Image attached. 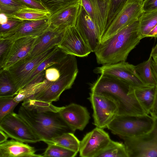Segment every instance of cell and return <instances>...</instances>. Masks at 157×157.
Masks as SVG:
<instances>
[{
  "instance_id": "6da1fadb",
  "label": "cell",
  "mask_w": 157,
  "mask_h": 157,
  "mask_svg": "<svg viewBox=\"0 0 157 157\" xmlns=\"http://www.w3.org/2000/svg\"><path fill=\"white\" fill-rule=\"evenodd\" d=\"M142 39L138 19L98 44L94 52L97 63L103 65L125 61Z\"/></svg>"
},
{
  "instance_id": "7a4b0ae2",
  "label": "cell",
  "mask_w": 157,
  "mask_h": 157,
  "mask_svg": "<svg viewBox=\"0 0 157 157\" xmlns=\"http://www.w3.org/2000/svg\"><path fill=\"white\" fill-rule=\"evenodd\" d=\"M90 90L113 99L118 105V115L147 114L138 101L134 88L119 79L100 75Z\"/></svg>"
},
{
  "instance_id": "3957f363",
  "label": "cell",
  "mask_w": 157,
  "mask_h": 157,
  "mask_svg": "<svg viewBox=\"0 0 157 157\" xmlns=\"http://www.w3.org/2000/svg\"><path fill=\"white\" fill-rule=\"evenodd\" d=\"M18 114L34 133L46 144L64 133L72 132L59 112H37L21 105Z\"/></svg>"
},
{
  "instance_id": "277c9868",
  "label": "cell",
  "mask_w": 157,
  "mask_h": 157,
  "mask_svg": "<svg viewBox=\"0 0 157 157\" xmlns=\"http://www.w3.org/2000/svg\"><path fill=\"white\" fill-rule=\"evenodd\" d=\"M154 118L148 114L118 115L107 128L121 138H132L144 135L152 128Z\"/></svg>"
},
{
  "instance_id": "5b68a950",
  "label": "cell",
  "mask_w": 157,
  "mask_h": 157,
  "mask_svg": "<svg viewBox=\"0 0 157 157\" xmlns=\"http://www.w3.org/2000/svg\"><path fill=\"white\" fill-rule=\"evenodd\" d=\"M147 133L132 138L123 137L128 157H157V118Z\"/></svg>"
},
{
  "instance_id": "8992f818",
  "label": "cell",
  "mask_w": 157,
  "mask_h": 157,
  "mask_svg": "<svg viewBox=\"0 0 157 157\" xmlns=\"http://www.w3.org/2000/svg\"><path fill=\"white\" fill-rule=\"evenodd\" d=\"M93 109L94 124L104 129L118 115L119 109L117 103L110 97L92 92L88 98Z\"/></svg>"
},
{
  "instance_id": "52a82bcc",
  "label": "cell",
  "mask_w": 157,
  "mask_h": 157,
  "mask_svg": "<svg viewBox=\"0 0 157 157\" xmlns=\"http://www.w3.org/2000/svg\"><path fill=\"white\" fill-rule=\"evenodd\" d=\"M78 72L77 65L63 75L56 82L24 100L46 104L52 103L53 101H58L62 93L71 87Z\"/></svg>"
},
{
  "instance_id": "ba28073f",
  "label": "cell",
  "mask_w": 157,
  "mask_h": 157,
  "mask_svg": "<svg viewBox=\"0 0 157 157\" xmlns=\"http://www.w3.org/2000/svg\"><path fill=\"white\" fill-rule=\"evenodd\" d=\"M0 129L9 137L24 143H35L42 141L19 114L14 112L0 121Z\"/></svg>"
},
{
  "instance_id": "9c48e42d",
  "label": "cell",
  "mask_w": 157,
  "mask_h": 157,
  "mask_svg": "<svg viewBox=\"0 0 157 157\" xmlns=\"http://www.w3.org/2000/svg\"><path fill=\"white\" fill-rule=\"evenodd\" d=\"M57 48L58 46H55L34 58L23 60L6 70L17 88V94L24 88L27 80L39 64Z\"/></svg>"
},
{
  "instance_id": "30bf717a",
  "label": "cell",
  "mask_w": 157,
  "mask_h": 157,
  "mask_svg": "<svg viewBox=\"0 0 157 157\" xmlns=\"http://www.w3.org/2000/svg\"><path fill=\"white\" fill-rule=\"evenodd\" d=\"M143 1L128 0L111 22L100 43L105 41L122 28L139 19L143 13Z\"/></svg>"
},
{
  "instance_id": "8fae6325",
  "label": "cell",
  "mask_w": 157,
  "mask_h": 157,
  "mask_svg": "<svg viewBox=\"0 0 157 157\" xmlns=\"http://www.w3.org/2000/svg\"><path fill=\"white\" fill-rule=\"evenodd\" d=\"M94 72L119 79L134 88L149 86L137 73L135 66L126 61L102 65L96 67Z\"/></svg>"
},
{
  "instance_id": "7c38bea8",
  "label": "cell",
  "mask_w": 157,
  "mask_h": 157,
  "mask_svg": "<svg viewBox=\"0 0 157 157\" xmlns=\"http://www.w3.org/2000/svg\"><path fill=\"white\" fill-rule=\"evenodd\" d=\"M38 37L26 36L13 41L0 59V69L6 70L26 58L30 55Z\"/></svg>"
},
{
  "instance_id": "4fadbf2b",
  "label": "cell",
  "mask_w": 157,
  "mask_h": 157,
  "mask_svg": "<svg viewBox=\"0 0 157 157\" xmlns=\"http://www.w3.org/2000/svg\"><path fill=\"white\" fill-rule=\"evenodd\" d=\"M111 140L109 134L103 129L96 127L87 133L80 141L79 156L97 157Z\"/></svg>"
},
{
  "instance_id": "5bb4252c",
  "label": "cell",
  "mask_w": 157,
  "mask_h": 157,
  "mask_svg": "<svg viewBox=\"0 0 157 157\" xmlns=\"http://www.w3.org/2000/svg\"><path fill=\"white\" fill-rule=\"evenodd\" d=\"M81 1L82 6L97 28L99 43L107 29L111 0H81Z\"/></svg>"
},
{
  "instance_id": "9a60e30c",
  "label": "cell",
  "mask_w": 157,
  "mask_h": 157,
  "mask_svg": "<svg viewBox=\"0 0 157 157\" xmlns=\"http://www.w3.org/2000/svg\"><path fill=\"white\" fill-rule=\"evenodd\" d=\"M50 17L38 21H21L10 30L0 33V39L13 41L25 37L39 36L50 28Z\"/></svg>"
},
{
  "instance_id": "2e32d148",
  "label": "cell",
  "mask_w": 157,
  "mask_h": 157,
  "mask_svg": "<svg viewBox=\"0 0 157 157\" xmlns=\"http://www.w3.org/2000/svg\"><path fill=\"white\" fill-rule=\"evenodd\" d=\"M58 47L67 55L79 57L86 56L92 52L75 26L69 27L64 30Z\"/></svg>"
},
{
  "instance_id": "e0dca14e",
  "label": "cell",
  "mask_w": 157,
  "mask_h": 157,
  "mask_svg": "<svg viewBox=\"0 0 157 157\" xmlns=\"http://www.w3.org/2000/svg\"><path fill=\"white\" fill-rule=\"evenodd\" d=\"M81 0H76L52 13L50 28L63 32L67 28L75 26Z\"/></svg>"
},
{
  "instance_id": "ac0fdd59",
  "label": "cell",
  "mask_w": 157,
  "mask_h": 157,
  "mask_svg": "<svg viewBox=\"0 0 157 157\" xmlns=\"http://www.w3.org/2000/svg\"><path fill=\"white\" fill-rule=\"evenodd\" d=\"M59 113L72 132L77 130L82 131L90 118V113L86 108L74 103L63 106Z\"/></svg>"
},
{
  "instance_id": "d6986e66",
  "label": "cell",
  "mask_w": 157,
  "mask_h": 157,
  "mask_svg": "<svg viewBox=\"0 0 157 157\" xmlns=\"http://www.w3.org/2000/svg\"><path fill=\"white\" fill-rule=\"evenodd\" d=\"M75 27L92 52L99 43L98 30L81 4L77 18Z\"/></svg>"
},
{
  "instance_id": "ffe728a7",
  "label": "cell",
  "mask_w": 157,
  "mask_h": 157,
  "mask_svg": "<svg viewBox=\"0 0 157 157\" xmlns=\"http://www.w3.org/2000/svg\"><path fill=\"white\" fill-rule=\"evenodd\" d=\"M35 147L12 139L0 144V157H43Z\"/></svg>"
},
{
  "instance_id": "44dd1931",
  "label": "cell",
  "mask_w": 157,
  "mask_h": 157,
  "mask_svg": "<svg viewBox=\"0 0 157 157\" xmlns=\"http://www.w3.org/2000/svg\"><path fill=\"white\" fill-rule=\"evenodd\" d=\"M63 32L54 30L50 28L38 37L30 55L23 60L34 58L58 46L61 41Z\"/></svg>"
},
{
  "instance_id": "7402d4cb",
  "label": "cell",
  "mask_w": 157,
  "mask_h": 157,
  "mask_svg": "<svg viewBox=\"0 0 157 157\" xmlns=\"http://www.w3.org/2000/svg\"><path fill=\"white\" fill-rule=\"evenodd\" d=\"M51 14L50 10L27 6L20 9L12 14L6 15L9 18L21 21L40 20L49 17Z\"/></svg>"
},
{
  "instance_id": "603a6c76",
  "label": "cell",
  "mask_w": 157,
  "mask_h": 157,
  "mask_svg": "<svg viewBox=\"0 0 157 157\" xmlns=\"http://www.w3.org/2000/svg\"><path fill=\"white\" fill-rule=\"evenodd\" d=\"M134 89L138 101L147 113L149 114L156 96V86H149Z\"/></svg>"
},
{
  "instance_id": "cb8c5ba5",
  "label": "cell",
  "mask_w": 157,
  "mask_h": 157,
  "mask_svg": "<svg viewBox=\"0 0 157 157\" xmlns=\"http://www.w3.org/2000/svg\"><path fill=\"white\" fill-rule=\"evenodd\" d=\"M67 55L58 47L53 53L37 66L27 80L24 88L29 85L39 74L46 68L58 62Z\"/></svg>"
},
{
  "instance_id": "d4e9b609",
  "label": "cell",
  "mask_w": 157,
  "mask_h": 157,
  "mask_svg": "<svg viewBox=\"0 0 157 157\" xmlns=\"http://www.w3.org/2000/svg\"><path fill=\"white\" fill-rule=\"evenodd\" d=\"M80 141L72 132L63 133L47 143L60 146L77 153L79 152Z\"/></svg>"
},
{
  "instance_id": "484cf974",
  "label": "cell",
  "mask_w": 157,
  "mask_h": 157,
  "mask_svg": "<svg viewBox=\"0 0 157 157\" xmlns=\"http://www.w3.org/2000/svg\"><path fill=\"white\" fill-rule=\"evenodd\" d=\"M139 20V32L143 39L147 37L149 33L157 25V10L143 12Z\"/></svg>"
},
{
  "instance_id": "4316f807",
  "label": "cell",
  "mask_w": 157,
  "mask_h": 157,
  "mask_svg": "<svg viewBox=\"0 0 157 157\" xmlns=\"http://www.w3.org/2000/svg\"><path fill=\"white\" fill-rule=\"evenodd\" d=\"M152 58L150 55L147 60L136 66L135 68L137 73L145 84L148 86H155L156 83L151 67Z\"/></svg>"
},
{
  "instance_id": "83f0119b",
  "label": "cell",
  "mask_w": 157,
  "mask_h": 157,
  "mask_svg": "<svg viewBox=\"0 0 157 157\" xmlns=\"http://www.w3.org/2000/svg\"><path fill=\"white\" fill-rule=\"evenodd\" d=\"M97 157H128L124 144L111 140L108 146Z\"/></svg>"
},
{
  "instance_id": "f1b7e54d",
  "label": "cell",
  "mask_w": 157,
  "mask_h": 157,
  "mask_svg": "<svg viewBox=\"0 0 157 157\" xmlns=\"http://www.w3.org/2000/svg\"><path fill=\"white\" fill-rule=\"evenodd\" d=\"M17 88L6 70L0 69V97L14 96Z\"/></svg>"
},
{
  "instance_id": "f546056e",
  "label": "cell",
  "mask_w": 157,
  "mask_h": 157,
  "mask_svg": "<svg viewBox=\"0 0 157 157\" xmlns=\"http://www.w3.org/2000/svg\"><path fill=\"white\" fill-rule=\"evenodd\" d=\"M43 157H74L78 153L59 145L48 144Z\"/></svg>"
},
{
  "instance_id": "4dcf8cb0",
  "label": "cell",
  "mask_w": 157,
  "mask_h": 157,
  "mask_svg": "<svg viewBox=\"0 0 157 157\" xmlns=\"http://www.w3.org/2000/svg\"><path fill=\"white\" fill-rule=\"evenodd\" d=\"M15 96L0 97V121L7 115L13 112L18 104L14 99Z\"/></svg>"
},
{
  "instance_id": "1f68e13d",
  "label": "cell",
  "mask_w": 157,
  "mask_h": 157,
  "mask_svg": "<svg viewBox=\"0 0 157 157\" xmlns=\"http://www.w3.org/2000/svg\"><path fill=\"white\" fill-rule=\"evenodd\" d=\"M21 105L27 109L33 110L37 112L52 111L59 112L63 107L55 106L52 103H39L25 100L23 101Z\"/></svg>"
},
{
  "instance_id": "d6a6232c",
  "label": "cell",
  "mask_w": 157,
  "mask_h": 157,
  "mask_svg": "<svg viewBox=\"0 0 157 157\" xmlns=\"http://www.w3.org/2000/svg\"><path fill=\"white\" fill-rule=\"evenodd\" d=\"M28 6L16 0H0V12L6 15L12 14Z\"/></svg>"
},
{
  "instance_id": "836d02e7",
  "label": "cell",
  "mask_w": 157,
  "mask_h": 157,
  "mask_svg": "<svg viewBox=\"0 0 157 157\" xmlns=\"http://www.w3.org/2000/svg\"><path fill=\"white\" fill-rule=\"evenodd\" d=\"M128 0H111L110 10L107 21V29L112 21L121 10Z\"/></svg>"
},
{
  "instance_id": "e575fe53",
  "label": "cell",
  "mask_w": 157,
  "mask_h": 157,
  "mask_svg": "<svg viewBox=\"0 0 157 157\" xmlns=\"http://www.w3.org/2000/svg\"><path fill=\"white\" fill-rule=\"evenodd\" d=\"M76 0H42L51 13Z\"/></svg>"
},
{
  "instance_id": "d590c367",
  "label": "cell",
  "mask_w": 157,
  "mask_h": 157,
  "mask_svg": "<svg viewBox=\"0 0 157 157\" xmlns=\"http://www.w3.org/2000/svg\"><path fill=\"white\" fill-rule=\"evenodd\" d=\"M16 0L31 7L38 8L46 10H50L43 2L37 0Z\"/></svg>"
},
{
  "instance_id": "8d00e7d4",
  "label": "cell",
  "mask_w": 157,
  "mask_h": 157,
  "mask_svg": "<svg viewBox=\"0 0 157 157\" xmlns=\"http://www.w3.org/2000/svg\"><path fill=\"white\" fill-rule=\"evenodd\" d=\"M142 10L143 13L157 10V0H144L143 3Z\"/></svg>"
},
{
  "instance_id": "74e56055",
  "label": "cell",
  "mask_w": 157,
  "mask_h": 157,
  "mask_svg": "<svg viewBox=\"0 0 157 157\" xmlns=\"http://www.w3.org/2000/svg\"><path fill=\"white\" fill-rule=\"evenodd\" d=\"M20 22L15 19L9 18L8 21L7 23L0 25V33L5 32L10 30Z\"/></svg>"
},
{
  "instance_id": "f35d334b",
  "label": "cell",
  "mask_w": 157,
  "mask_h": 157,
  "mask_svg": "<svg viewBox=\"0 0 157 157\" xmlns=\"http://www.w3.org/2000/svg\"><path fill=\"white\" fill-rule=\"evenodd\" d=\"M13 41L4 39H0V59L6 53Z\"/></svg>"
},
{
  "instance_id": "ab89813d",
  "label": "cell",
  "mask_w": 157,
  "mask_h": 157,
  "mask_svg": "<svg viewBox=\"0 0 157 157\" xmlns=\"http://www.w3.org/2000/svg\"><path fill=\"white\" fill-rule=\"evenodd\" d=\"M149 113L153 118H157V94H156L154 104Z\"/></svg>"
},
{
  "instance_id": "60d3db41",
  "label": "cell",
  "mask_w": 157,
  "mask_h": 157,
  "mask_svg": "<svg viewBox=\"0 0 157 157\" xmlns=\"http://www.w3.org/2000/svg\"><path fill=\"white\" fill-rule=\"evenodd\" d=\"M151 67L153 75L156 83V86L157 87V64L152 60Z\"/></svg>"
},
{
  "instance_id": "b9f144b4",
  "label": "cell",
  "mask_w": 157,
  "mask_h": 157,
  "mask_svg": "<svg viewBox=\"0 0 157 157\" xmlns=\"http://www.w3.org/2000/svg\"><path fill=\"white\" fill-rule=\"evenodd\" d=\"M9 137L6 133L0 129V144L7 141Z\"/></svg>"
},
{
  "instance_id": "7bdbcfd3",
  "label": "cell",
  "mask_w": 157,
  "mask_h": 157,
  "mask_svg": "<svg viewBox=\"0 0 157 157\" xmlns=\"http://www.w3.org/2000/svg\"><path fill=\"white\" fill-rule=\"evenodd\" d=\"M9 20V18L5 13H0V24L3 25L7 22Z\"/></svg>"
},
{
  "instance_id": "ee69618b",
  "label": "cell",
  "mask_w": 157,
  "mask_h": 157,
  "mask_svg": "<svg viewBox=\"0 0 157 157\" xmlns=\"http://www.w3.org/2000/svg\"><path fill=\"white\" fill-rule=\"evenodd\" d=\"M153 37L157 38V25L147 35V37Z\"/></svg>"
},
{
  "instance_id": "f6af8a7d",
  "label": "cell",
  "mask_w": 157,
  "mask_h": 157,
  "mask_svg": "<svg viewBox=\"0 0 157 157\" xmlns=\"http://www.w3.org/2000/svg\"><path fill=\"white\" fill-rule=\"evenodd\" d=\"M150 55L152 57L157 55V43L155 46L152 49Z\"/></svg>"
},
{
  "instance_id": "bcb514c9",
  "label": "cell",
  "mask_w": 157,
  "mask_h": 157,
  "mask_svg": "<svg viewBox=\"0 0 157 157\" xmlns=\"http://www.w3.org/2000/svg\"><path fill=\"white\" fill-rule=\"evenodd\" d=\"M153 60L157 64V55L152 57Z\"/></svg>"
},
{
  "instance_id": "7dc6e473",
  "label": "cell",
  "mask_w": 157,
  "mask_h": 157,
  "mask_svg": "<svg viewBox=\"0 0 157 157\" xmlns=\"http://www.w3.org/2000/svg\"><path fill=\"white\" fill-rule=\"evenodd\" d=\"M156 94H157V87L156 86Z\"/></svg>"
},
{
  "instance_id": "c3c4849f",
  "label": "cell",
  "mask_w": 157,
  "mask_h": 157,
  "mask_svg": "<svg viewBox=\"0 0 157 157\" xmlns=\"http://www.w3.org/2000/svg\"><path fill=\"white\" fill-rule=\"evenodd\" d=\"M38 0V1H41V2H42V0Z\"/></svg>"
},
{
  "instance_id": "681fc988",
  "label": "cell",
  "mask_w": 157,
  "mask_h": 157,
  "mask_svg": "<svg viewBox=\"0 0 157 157\" xmlns=\"http://www.w3.org/2000/svg\"><path fill=\"white\" fill-rule=\"evenodd\" d=\"M142 0V1H144V0Z\"/></svg>"
}]
</instances>
